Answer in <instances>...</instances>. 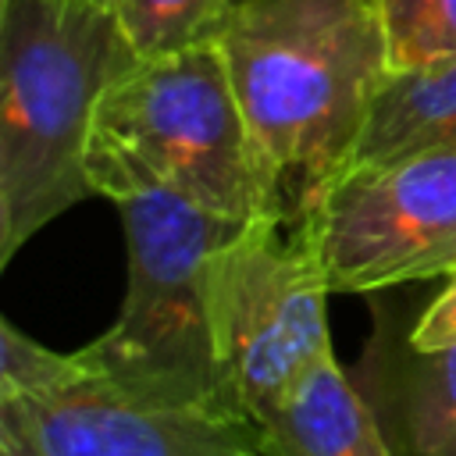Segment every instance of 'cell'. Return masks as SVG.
I'll use <instances>...</instances> for the list:
<instances>
[{
	"mask_svg": "<svg viewBox=\"0 0 456 456\" xmlns=\"http://www.w3.org/2000/svg\"><path fill=\"white\" fill-rule=\"evenodd\" d=\"M264 178V214L303 228L388 78L370 0H239L217 32Z\"/></svg>",
	"mask_w": 456,
	"mask_h": 456,
	"instance_id": "cell-1",
	"label": "cell"
},
{
	"mask_svg": "<svg viewBox=\"0 0 456 456\" xmlns=\"http://www.w3.org/2000/svg\"><path fill=\"white\" fill-rule=\"evenodd\" d=\"M132 61L103 0H0V264L96 196L93 118Z\"/></svg>",
	"mask_w": 456,
	"mask_h": 456,
	"instance_id": "cell-2",
	"label": "cell"
},
{
	"mask_svg": "<svg viewBox=\"0 0 456 456\" xmlns=\"http://www.w3.org/2000/svg\"><path fill=\"white\" fill-rule=\"evenodd\" d=\"M86 171L96 196L164 189L228 221L264 214V178L217 39L135 57L103 89Z\"/></svg>",
	"mask_w": 456,
	"mask_h": 456,
	"instance_id": "cell-3",
	"label": "cell"
},
{
	"mask_svg": "<svg viewBox=\"0 0 456 456\" xmlns=\"http://www.w3.org/2000/svg\"><path fill=\"white\" fill-rule=\"evenodd\" d=\"M114 203L128 239V289L114 324L78 349L82 363L100 381L153 403L239 410L214 349L210 256L246 221L217 217L164 189H132Z\"/></svg>",
	"mask_w": 456,
	"mask_h": 456,
	"instance_id": "cell-4",
	"label": "cell"
},
{
	"mask_svg": "<svg viewBox=\"0 0 456 456\" xmlns=\"http://www.w3.org/2000/svg\"><path fill=\"white\" fill-rule=\"evenodd\" d=\"M331 285L303 232L274 217L246 221L210 256L214 349L228 399L264 420L324 353Z\"/></svg>",
	"mask_w": 456,
	"mask_h": 456,
	"instance_id": "cell-5",
	"label": "cell"
},
{
	"mask_svg": "<svg viewBox=\"0 0 456 456\" xmlns=\"http://www.w3.org/2000/svg\"><path fill=\"white\" fill-rule=\"evenodd\" d=\"M331 292L456 271V150L346 167L299 228Z\"/></svg>",
	"mask_w": 456,
	"mask_h": 456,
	"instance_id": "cell-6",
	"label": "cell"
},
{
	"mask_svg": "<svg viewBox=\"0 0 456 456\" xmlns=\"http://www.w3.org/2000/svg\"><path fill=\"white\" fill-rule=\"evenodd\" d=\"M0 456H271L260 420L121 392L82 363L57 388L0 399Z\"/></svg>",
	"mask_w": 456,
	"mask_h": 456,
	"instance_id": "cell-7",
	"label": "cell"
},
{
	"mask_svg": "<svg viewBox=\"0 0 456 456\" xmlns=\"http://www.w3.org/2000/svg\"><path fill=\"white\" fill-rule=\"evenodd\" d=\"M271 456H395L378 410L335 353L314 360L260 420Z\"/></svg>",
	"mask_w": 456,
	"mask_h": 456,
	"instance_id": "cell-8",
	"label": "cell"
},
{
	"mask_svg": "<svg viewBox=\"0 0 456 456\" xmlns=\"http://www.w3.org/2000/svg\"><path fill=\"white\" fill-rule=\"evenodd\" d=\"M442 150H456V57L388 71L346 167Z\"/></svg>",
	"mask_w": 456,
	"mask_h": 456,
	"instance_id": "cell-9",
	"label": "cell"
},
{
	"mask_svg": "<svg viewBox=\"0 0 456 456\" xmlns=\"http://www.w3.org/2000/svg\"><path fill=\"white\" fill-rule=\"evenodd\" d=\"M378 363V420L395 456H456V346L399 342Z\"/></svg>",
	"mask_w": 456,
	"mask_h": 456,
	"instance_id": "cell-10",
	"label": "cell"
},
{
	"mask_svg": "<svg viewBox=\"0 0 456 456\" xmlns=\"http://www.w3.org/2000/svg\"><path fill=\"white\" fill-rule=\"evenodd\" d=\"M132 57H157L217 39L239 0H103Z\"/></svg>",
	"mask_w": 456,
	"mask_h": 456,
	"instance_id": "cell-11",
	"label": "cell"
},
{
	"mask_svg": "<svg viewBox=\"0 0 456 456\" xmlns=\"http://www.w3.org/2000/svg\"><path fill=\"white\" fill-rule=\"evenodd\" d=\"M370 7L392 71L456 57V0H370Z\"/></svg>",
	"mask_w": 456,
	"mask_h": 456,
	"instance_id": "cell-12",
	"label": "cell"
},
{
	"mask_svg": "<svg viewBox=\"0 0 456 456\" xmlns=\"http://www.w3.org/2000/svg\"><path fill=\"white\" fill-rule=\"evenodd\" d=\"M75 374V353H53L0 321V399L57 388Z\"/></svg>",
	"mask_w": 456,
	"mask_h": 456,
	"instance_id": "cell-13",
	"label": "cell"
},
{
	"mask_svg": "<svg viewBox=\"0 0 456 456\" xmlns=\"http://www.w3.org/2000/svg\"><path fill=\"white\" fill-rule=\"evenodd\" d=\"M406 342L413 349H449V346H456V271L449 274V285L428 303L420 321L410 328Z\"/></svg>",
	"mask_w": 456,
	"mask_h": 456,
	"instance_id": "cell-14",
	"label": "cell"
}]
</instances>
